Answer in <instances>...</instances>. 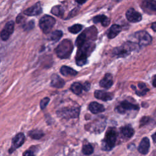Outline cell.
Instances as JSON below:
<instances>
[{
  "mask_svg": "<svg viewBox=\"0 0 156 156\" xmlns=\"http://www.w3.org/2000/svg\"><path fill=\"white\" fill-rule=\"evenodd\" d=\"M95 47L94 44L91 41H86L79 48L76 55V62L78 66H83L87 62V57L93 52Z\"/></svg>",
  "mask_w": 156,
  "mask_h": 156,
  "instance_id": "1",
  "label": "cell"
},
{
  "mask_svg": "<svg viewBox=\"0 0 156 156\" xmlns=\"http://www.w3.org/2000/svg\"><path fill=\"white\" fill-rule=\"evenodd\" d=\"M73 45L72 42L67 39L63 40L55 49V53L60 58H67L72 53Z\"/></svg>",
  "mask_w": 156,
  "mask_h": 156,
  "instance_id": "2",
  "label": "cell"
},
{
  "mask_svg": "<svg viewBox=\"0 0 156 156\" xmlns=\"http://www.w3.org/2000/svg\"><path fill=\"white\" fill-rule=\"evenodd\" d=\"M117 139V132L114 128L110 127L105 133L104 140L102 141V149L110 151L115 145Z\"/></svg>",
  "mask_w": 156,
  "mask_h": 156,
  "instance_id": "3",
  "label": "cell"
},
{
  "mask_svg": "<svg viewBox=\"0 0 156 156\" xmlns=\"http://www.w3.org/2000/svg\"><path fill=\"white\" fill-rule=\"evenodd\" d=\"M80 108L77 107H66L62 108L56 112L58 116L64 119L78 118Z\"/></svg>",
  "mask_w": 156,
  "mask_h": 156,
  "instance_id": "4",
  "label": "cell"
},
{
  "mask_svg": "<svg viewBox=\"0 0 156 156\" xmlns=\"http://www.w3.org/2000/svg\"><path fill=\"white\" fill-rule=\"evenodd\" d=\"M138 48V46L132 42H127L120 47L116 48L113 51V54L118 57H124L128 55L132 51Z\"/></svg>",
  "mask_w": 156,
  "mask_h": 156,
  "instance_id": "5",
  "label": "cell"
},
{
  "mask_svg": "<svg viewBox=\"0 0 156 156\" xmlns=\"http://www.w3.org/2000/svg\"><path fill=\"white\" fill-rule=\"evenodd\" d=\"M55 23V20L51 16L45 15L41 18L39 21V26L44 34L50 32Z\"/></svg>",
  "mask_w": 156,
  "mask_h": 156,
  "instance_id": "6",
  "label": "cell"
},
{
  "mask_svg": "<svg viewBox=\"0 0 156 156\" xmlns=\"http://www.w3.org/2000/svg\"><path fill=\"white\" fill-rule=\"evenodd\" d=\"M135 37L138 41V44L141 46H146L149 44L152 41L151 36L146 31L141 30L135 34Z\"/></svg>",
  "mask_w": 156,
  "mask_h": 156,
  "instance_id": "7",
  "label": "cell"
},
{
  "mask_svg": "<svg viewBox=\"0 0 156 156\" xmlns=\"http://www.w3.org/2000/svg\"><path fill=\"white\" fill-rule=\"evenodd\" d=\"M88 129L87 130H91L93 132L100 133L104 130L105 127V119H96L94 121L87 124Z\"/></svg>",
  "mask_w": 156,
  "mask_h": 156,
  "instance_id": "8",
  "label": "cell"
},
{
  "mask_svg": "<svg viewBox=\"0 0 156 156\" xmlns=\"http://www.w3.org/2000/svg\"><path fill=\"white\" fill-rule=\"evenodd\" d=\"M141 7L145 13L149 15H156V0H144Z\"/></svg>",
  "mask_w": 156,
  "mask_h": 156,
  "instance_id": "9",
  "label": "cell"
},
{
  "mask_svg": "<svg viewBox=\"0 0 156 156\" xmlns=\"http://www.w3.org/2000/svg\"><path fill=\"white\" fill-rule=\"evenodd\" d=\"M25 141L24 135L20 132L17 133L12 140V146L9 150V152L10 154L12 153L14 151H15L17 148L20 147L23 145Z\"/></svg>",
  "mask_w": 156,
  "mask_h": 156,
  "instance_id": "10",
  "label": "cell"
},
{
  "mask_svg": "<svg viewBox=\"0 0 156 156\" xmlns=\"http://www.w3.org/2000/svg\"><path fill=\"white\" fill-rule=\"evenodd\" d=\"M139 109L138 105L133 104L127 101H124L116 107V110L119 113H124L127 110H138Z\"/></svg>",
  "mask_w": 156,
  "mask_h": 156,
  "instance_id": "11",
  "label": "cell"
},
{
  "mask_svg": "<svg viewBox=\"0 0 156 156\" xmlns=\"http://www.w3.org/2000/svg\"><path fill=\"white\" fill-rule=\"evenodd\" d=\"M14 30V23L13 21L7 22L1 32V38L3 41H6L11 36Z\"/></svg>",
  "mask_w": 156,
  "mask_h": 156,
  "instance_id": "12",
  "label": "cell"
},
{
  "mask_svg": "<svg viewBox=\"0 0 156 156\" xmlns=\"http://www.w3.org/2000/svg\"><path fill=\"white\" fill-rule=\"evenodd\" d=\"M126 16L128 21L131 23L139 22L141 20V18H142L141 15L132 8L129 9L127 11L126 13Z\"/></svg>",
  "mask_w": 156,
  "mask_h": 156,
  "instance_id": "13",
  "label": "cell"
},
{
  "mask_svg": "<svg viewBox=\"0 0 156 156\" xmlns=\"http://www.w3.org/2000/svg\"><path fill=\"white\" fill-rule=\"evenodd\" d=\"M94 94L96 98L102 100L104 101H110L113 98V94L112 93L103 90H96L94 93Z\"/></svg>",
  "mask_w": 156,
  "mask_h": 156,
  "instance_id": "14",
  "label": "cell"
},
{
  "mask_svg": "<svg viewBox=\"0 0 156 156\" xmlns=\"http://www.w3.org/2000/svg\"><path fill=\"white\" fill-rule=\"evenodd\" d=\"M149 147H150L149 140L147 137H144L141 140V142H140V143L138 146V151L141 154L146 155L148 153L149 150Z\"/></svg>",
  "mask_w": 156,
  "mask_h": 156,
  "instance_id": "15",
  "label": "cell"
},
{
  "mask_svg": "<svg viewBox=\"0 0 156 156\" xmlns=\"http://www.w3.org/2000/svg\"><path fill=\"white\" fill-rule=\"evenodd\" d=\"M42 12V9L40 2L36 3L35 5H32V7L27 9L24 11V14L28 16H34L37 15L41 13Z\"/></svg>",
  "mask_w": 156,
  "mask_h": 156,
  "instance_id": "16",
  "label": "cell"
},
{
  "mask_svg": "<svg viewBox=\"0 0 156 156\" xmlns=\"http://www.w3.org/2000/svg\"><path fill=\"white\" fill-rule=\"evenodd\" d=\"M113 83V76L110 73H107L105 74L103 79L101 80L99 82V85L101 87L104 88H110Z\"/></svg>",
  "mask_w": 156,
  "mask_h": 156,
  "instance_id": "17",
  "label": "cell"
},
{
  "mask_svg": "<svg viewBox=\"0 0 156 156\" xmlns=\"http://www.w3.org/2000/svg\"><path fill=\"white\" fill-rule=\"evenodd\" d=\"M64 80L57 74H52L51 78V85L53 87L60 88L65 85Z\"/></svg>",
  "mask_w": 156,
  "mask_h": 156,
  "instance_id": "18",
  "label": "cell"
},
{
  "mask_svg": "<svg viewBox=\"0 0 156 156\" xmlns=\"http://www.w3.org/2000/svg\"><path fill=\"white\" fill-rule=\"evenodd\" d=\"M88 109L93 114L102 113L105 110L104 105L97 102H91L88 105Z\"/></svg>",
  "mask_w": 156,
  "mask_h": 156,
  "instance_id": "19",
  "label": "cell"
},
{
  "mask_svg": "<svg viewBox=\"0 0 156 156\" xmlns=\"http://www.w3.org/2000/svg\"><path fill=\"white\" fill-rule=\"evenodd\" d=\"M93 21L94 23H101L102 24V25L104 27L108 26V24H110V22L109 18L104 15H98V16L94 17L93 19Z\"/></svg>",
  "mask_w": 156,
  "mask_h": 156,
  "instance_id": "20",
  "label": "cell"
},
{
  "mask_svg": "<svg viewBox=\"0 0 156 156\" xmlns=\"http://www.w3.org/2000/svg\"><path fill=\"white\" fill-rule=\"evenodd\" d=\"M121 27L117 24H113L112 25L110 28L109 29L107 35L109 38H115L118 34L121 32Z\"/></svg>",
  "mask_w": 156,
  "mask_h": 156,
  "instance_id": "21",
  "label": "cell"
},
{
  "mask_svg": "<svg viewBox=\"0 0 156 156\" xmlns=\"http://www.w3.org/2000/svg\"><path fill=\"white\" fill-rule=\"evenodd\" d=\"M121 132L123 136L129 138H131L134 134V130L130 125H126L121 128Z\"/></svg>",
  "mask_w": 156,
  "mask_h": 156,
  "instance_id": "22",
  "label": "cell"
},
{
  "mask_svg": "<svg viewBox=\"0 0 156 156\" xmlns=\"http://www.w3.org/2000/svg\"><path fill=\"white\" fill-rule=\"evenodd\" d=\"M60 73L65 76H74L77 74V72L76 70L67 66H62L60 68Z\"/></svg>",
  "mask_w": 156,
  "mask_h": 156,
  "instance_id": "23",
  "label": "cell"
},
{
  "mask_svg": "<svg viewBox=\"0 0 156 156\" xmlns=\"http://www.w3.org/2000/svg\"><path fill=\"white\" fill-rule=\"evenodd\" d=\"M88 40H95L97 37V30L95 27H91L84 31Z\"/></svg>",
  "mask_w": 156,
  "mask_h": 156,
  "instance_id": "24",
  "label": "cell"
},
{
  "mask_svg": "<svg viewBox=\"0 0 156 156\" xmlns=\"http://www.w3.org/2000/svg\"><path fill=\"white\" fill-rule=\"evenodd\" d=\"M28 135L32 139L39 140L43 136L44 133L40 130L34 129L28 132Z\"/></svg>",
  "mask_w": 156,
  "mask_h": 156,
  "instance_id": "25",
  "label": "cell"
},
{
  "mask_svg": "<svg viewBox=\"0 0 156 156\" xmlns=\"http://www.w3.org/2000/svg\"><path fill=\"white\" fill-rule=\"evenodd\" d=\"M70 89L72 91V92H73L74 94H76L77 95H79V94H81L82 90H83V85L81 83H80L79 82L73 83L71 85Z\"/></svg>",
  "mask_w": 156,
  "mask_h": 156,
  "instance_id": "26",
  "label": "cell"
},
{
  "mask_svg": "<svg viewBox=\"0 0 156 156\" xmlns=\"http://www.w3.org/2000/svg\"><path fill=\"white\" fill-rule=\"evenodd\" d=\"M87 40L88 38L87 37L85 32H83L77 37L76 40V44L78 48H79L82 46L86 41H87Z\"/></svg>",
  "mask_w": 156,
  "mask_h": 156,
  "instance_id": "27",
  "label": "cell"
},
{
  "mask_svg": "<svg viewBox=\"0 0 156 156\" xmlns=\"http://www.w3.org/2000/svg\"><path fill=\"white\" fill-rule=\"evenodd\" d=\"M138 87L139 88V90H135L136 94H138V96H143L148 91L149 89L146 87V84L142 82H140L138 84Z\"/></svg>",
  "mask_w": 156,
  "mask_h": 156,
  "instance_id": "28",
  "label": "cell"
},
{
  "mask_svg": "<svg viewBox=\"0 0 156 156\" xmlns=\"http://www.w3.org/2000/svg\"><path fill=\"white\" fill-rule=\"evenodd\" d=\"M51 13L55 16H61L64 13L63 7L61 5H55L52 8Z\"/></svg>",
  "mask_w": 156,
  "mask_h": 156,
  "instance_id": "29",
  "label": "cell"
},
{
  "mask_svg": "<svg viewBox=\"0 0 156 156\" xmlns=\"http://www.w3.org/2000/svg\"><path fill=\"white\" fill-rule=\"evenodd\" d=\"M93 151H94V149H93V146L90 144H85L82 146V151L84 155H91L93 152Z\"/></svg>",
  "mask_w": 156,
  "mask_h": 156,
  "instance_id": "30",
  "label": "cell"
},
{
  "mask_svg": "<svg viewBox=\"0 0 156 156\" xmlns=\"http://www.w3.org/2000/svg\"><path fill=\"white\" fill-rule=\"evenodd\" d=\"M62 34L63 33L61 30H55L52 33L51 35V39L55 42L58 41L62 37Z\"/></svg>",
  "mask_w": 156,
  "mask_h": 156,
  "instance_id": "31",
  "label": "cell"
},
{
  "mask_svg": "<svg viewBox=\"0 0 156 156\" xmlns=\"http://www.w3.org/2000/svg\"><path fill=\"white\" fill-rule=\"evenodd\" d=\"M82 26L79 24H76L68 28V30L73 34H77L81 30Z\"/></svg>",
  "mask_w": 156,
  "mask_h": 156,
  "instance_id": "32",
  "label": "cell"
},
{
  "mask_svg": "<svg viewBox=\"0 0 156 156\" xmlns=\"http://www.w3.org/2000/svg\"><path fill=\"white\" fill-rule=\"evenodd\" d=\"M49 98H43L41 101H40V108L41 109H44L46 108V107L47 106L48 104L49 103Z\"/></svg>",
  "mask_w": 156,
  "mask_h": 156,
  "instance_id": "33",
  "label": "cell"
},
{
  "mask_svg": "<svg viewBox=\"0 0 156 156\" xmlns=\"http://www.w3.org/2000/svg\"><path fill=\"white\" fill-rule=\"evenodd\" d=\"M149 117L148 116H144L141 119H140V127L141 126H143L144 125H146L149 121Z\"/></svg>",
  "mask_w": 156,
  "mask_h": 156,
  "instance_id": "34",
  "label": "cell"
},
{
  "mask_svg": "<svg viewBox=\"0 0 156 156\" xmlns=\"http://www.w3.org/2000/svg\"><path fill=\"white\" fill-rule=\"evenodd\" d=\"M34 23L32 21L29 22L27 24H24L23 26V28L25 30H30V29H32L34 27Z\"/></svg>",
  "mask_w": 156,
  "mask_h": 156,
  "instance_id": "35",
  "label": "cell"
},
{
  "mask_svg": "<svg viewBox=\"0 0 156 156\" xmlns=\"http://www.w3.org/2000/svg\"><path fill=\"white\" fill-rule=\"evenodd\" d=\"M23 156H35L34 152L31 149H28L23 153Z\"/></svg>",
  "mask_w": 156,
  "mask_h": 156,
  "instance_id": "36",
  "label": "cell"
},
{
  "mask_svg": "<svg viewBox=\"0 0 156 156\" xmlns=\"http://www.w3.org/2000/svg\"><path fill=\"white\" fill-rule=\"evenodd\" d=\"M82 85H83V90H85L86 91H88L90 90V83L88 82H84V83Z\"/></svg>",
  "mask_w": 156,
  "mask_h": 156,
  "instance_id": "37",
  "label": "cell"
},
{
  "mask_svg": "<svg viewBox=\"0 0 156 156\" xmlns=\"http://www.w3.org/2000/svg\"><path fill=\"white\" fill-rule=\"evenodd\" d=\"M152 85L154 87H156V74L154 76L152 80Z\"/></svg>",
  "mask_w": 156,
  "mask_h": 156,
  "instance_id": "38",
  "label": "cell"
},
{
  "mask_svg": "<svg viewBox=\"0 0 156 156\" xmlns=\"http://www.w3.org/2000/svg\"><path fill=\"white\" fill-rule=\"evenodd\" d=\"M76 2H77L79 4H82L83 3H85L87 0H75Z\"/></svg>",
  "mask_w": 156,
  "mask_h": 156,
  "instance_id": "39",
  "label": "cell"
},
{
  "mask_svg": "<svg viewBox=\"0 0 156 156\" xmlns=\"http://www.w3.org/2000/svg\"><path fill=\"white\" fill-rule=\"evenodd\" d=\"M151 28L152 29V30L155 32H156V22H154V23H152V26H151Z\"/></svg>",
  "mask_w": 156,
  "mask_h": 156,
  "instance_id": "40",
  "label": "cell"
},
{
  "mask_svg": "<svg viewBox=\"0 0 156 156\" xmlns=\"http://www.w3.org/2000/svg\"><path fill=\"white\" fill-rule=\"evenodd\" d=\"M152 140H153V141L156 143V132H155V133H154L152 135Z\"/></svg>",
  "mask_w": 156,
  "mask_h": 156,
  "instance_id": "41",
  "label": "cell"
}]
</instances>
